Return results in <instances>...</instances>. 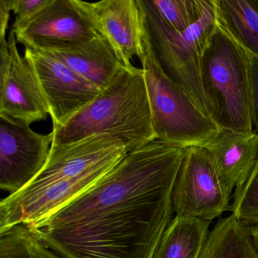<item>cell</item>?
I'll use <instances>...</instances> for the list:
<instances>
[{"instance_id":"9","label":"cell","mask_w":258,"mask_h":258,"mask_svg":"<svg viewBox=\"0 0 258 258\" xmlns=\"http://www.w3.org/2000/svg\"><path fill=\"white\" fill-rule=\"evenodd\" d=\"M25 56L34 69L49 108L52 130L66 124L102 92L50 52L25 48Z\"/></svg>"},{"instance_id":"4","label":"cell","mask_w":258,"mask_h":258,"mask_svg":"<svg viewBox=\"0 0 258 258\" xmlns=\"http://www.w3.org/2000/svg\"><path fill=\"white\" fill-rule=\"evenodd\" d=\"M137 3L145 39L158 66L210 117L201 69L204 52L217 28L214 0H208L200 19L182 32L161 19L151 0Z\"/></svg>"},{"instance_id":"24","label":"cell","mask_w":258,"mask_h":258,"mask_svg":"<svg viewBox=\"0 0 258 258\" xmlns=\"http://www.w3.org/2000/svg\"><path fill=\"white\" fill-rule=\"evenodd\" d=\"M248 229L249 233L251 236L252 240L254 243L255 247L258 250V224L252 225V226H247Z\"/></svg>"},{"instance_id":"14","label":"cell","mask_w":258,"mask_h":258,"mask_svg":"<svg viewBox=\"0 0 258 258\" xmlns=\"http://www.w3.org/2000/svg\"><path fill=\"white\" fill-rule=\"evenodd\" d=\"M44 52L58 57L101 91L109 86L124 66L109 43L100 34L83 43Z\"/></svg>"},{"instance_id":"22","label":"cell","mask_w":258,"mask_h":258,"mask_svg":"<svg viewBox=\"0 0 258 258\" xmlns=\"http://www.w3.org/2000/svg\"><path fill=\"white\" fill-rule=\"evenodd\" d=\"M250 104L253 131L258 134V57L249 55Z\"/></svg>"},{"instance_id":"19","label":"cell","mask_w":258,"mask_h":258,"mask_svg":"<svg viewBox=\"0 0 258 258\" xmlns=\"http://www.w3.org/2000/svg\"><path fill=\"white\" fill-rule=\"evenodd\" d=\"M161 19L179 32L197 22L208 0H151Z\"/></svg>"},{"instance_id":"16","label":"cell","mask_w":258,"mask_h":258,"mask_svg":"<svg viewBox=\"0 0 258 258\" xmlns=\"http://www.w3.org/2000/svg\"><path fill=\"white\" fill-rule=\"evenodd\" d=\"M210 224L196 217L175 216L152 258H199L210 233Z\"/></svg>"},{"instance_id":"7","label":"cell","mask_w":258,"mask_h":258,"mask_svg":"<svg viewBox=\"0 0 258 258\" xmlns=\"http://www.w3.org/2000/svg\"><path fill=\"white\" fill-rule=\"evenodd\" d=\"M232 194L204 148L185 149L172 192L176 215L211 222L229 211Z\"/></svg>"},{"instance_id":"8","label":"cell","mask_w":258,"mask_h":258,"mask_svg":"<svg viewBox=\"0 0 258 258\" xmlns=\"http://www.w3.org/2000/svg\"><path fill=\"white\" fill-rule=\"evenodd\" d=\"M29 123L0 114V187L15 194L46 165L54 134L33 131Z\"/></svg>"},{"instance_id":"23","label":"cell","mask_w":258,"mask_h":258,"mask_svg":"<svg viewBox=\"0 0 258 258\" xmlns=\"http://www.w3.org/2000/svg\"><path fill=\"white\" fill-rule=\"evenodd\" d=\"M12 11V0H0V40H7L10 13Z\"/></svg>"},{"instance_id":"12","label":"cell","mask_w":258,"mask_h":258,"mask_svg":"<svg viewBox=\"0 0 258 258\" xmlns=\"http://www.w3.org/2000/svg\"><path fill=\"white\" fill-rule=\"evenodd\" d=\"M12 61L5 76L0 78V114L26 123L46 120L49 108L34 69L19 53L16 34L8 37Z\"/></svg>"},{"instance_id":"15","label":"cell","mask_w":258,"mask_h":258,"mask_svg":"<svg viewBox=\"0 0 258 258\" xmlns=\"http://www.w3.org/2000/svg\"><path fill=\"white\" fill-rule=\"evenodd\" d=\"M217 25L247 54L258 57V0H214Z\"/></svg>"},{"instance_id":"10","label":"cell","mask_w":258,"mask_h":258,"mask_svg":"<svg viewBox=\"0 0 258 258\" xmlns=\"http://www.w3.org/2000/svg\"><path fill=\"white\" fill-rule=\"evenodd\" d=\"M27 49L50 51L91 40L99 35L75 0H51L33 19L13 29Z\"/></svg>"},{"instance_id":"13","label":"cell","mask_w":258,"mask_h":258,"mask_svg":"<svg viewBox=\"0 0 258 258\" xmlns=\"http://www.w3.org/2000/svg\"><path fill=\"white\" fill-rule=\"evenodd\" d=\"M204 149L226 188L244 185L253 171L258 157V134L255 131L238 132L220 129Z\"/></svg>"},{"instance_id":"17","label":"cell","mask_w":258,"mask_h":258,"mask_svg":"<svg viewBox=\"0 0 258 258\" xmlns=\"http://www.w3.org/2000/svg\"><path fill=\"white\" fill-rule=\"evenodd\" d=\"M199 258H258V250L247 226L231 214L219 219Z\"/></svg>"},{"instance_id":"1","label":"cell","mask_w":258,"mask_h":258,"mask_svg":"<svg viewBox=\"0 0 258 258\" xmlns=\"http://www.w3.org/2000/svg\"><path fill=\"white\" fill-rule=\"evenodd\" d=\"M184 152L158 140L131 151L84 194L26 226L64 258H152L173 220Z\"/></svg>"},{"instance_id":"2","label":"cell","mask_w":258,"mask_h":258,"mask_svg":"<svg viewBox=\"0 0 258 258\" xmlns=\"http://www.w3.org/2000/svg\"><path fill=\"white\" fill-rule=\"evenodd\" d=\"M127 152L123 142L110 134L52 145L47 162L39 174L0 202V233L18 225L31 226L49 218L94 185Z\"/></svg>"},{"instance_id":"3","label":"cell","mask_w":258,"mask_h":258,"mask_svg":"<svg viewBox=\"0 0 258 258\" xmlns=\"http://www.w3.org/2000/svg\"><path fill=\"white\" fill-rule=\"evenodd\" d=\"M52 132L54 146L110 134L121 140L128 152L156 140L143 69L123 66L94 100Z\"/></svg>"},{"instance_id":"11","label":"cell","mask_w":258,"mask_h":258,"mask_svg":"<svg viewBox=\"0 0 258 258\" xmlns=\"http://www.w3.org/2000/svg\"><path fill=\"white\" fill-rule=\"evenodd\" d=\"M96 31L111 45L125 66L144 54V33L137 0H75Z\"/></svg>"},{"instance_id":"21","label":"cell","mask_w":258,"mask_h":258,"mask_svg":"<svg viewBox=\"0 0 258 258\" xmlns=\"http://www.w3.org/2000/svg\"><path fill=\"white\" fill-rule=\"evenodd\" d=\"M50 2L51 0H12V11L16 16L12 28L25 25Z\"/></svg>"},{"instance_id":"6","label":"cell","mask_w":258,"mask_h":258,"mask_svg":"<svg viewBox=\"0 0 258 258\" xmlns=\"http://www.w3.org/2000/svg\"><path fill=\"white\" fill-rule=\"evenodd\" d=\"M140 61L156 140L183 149L205 147L220 128L183 89L164 73L145 37L144 54Z\"/></svg>"},{"instance_id":"20","label":"cell","mask_w":258,"mask_h":258,"mask_svg":"<svg viewBox=\"0 0 258 258\" xmlns=\"http://www.w3.org/2000/svg\"><path fill=\"white\" fill-rule=\"evenodd\" d=\"M229 211L244 226L258 224V157L251 174L235 189Z\"/></svg>"},{"instance_id":"5","label":"cell","mask_w":258,"mask_h":258,"mask_svg":"<svg viewBox=\"0 0 258 258\" xmlns=\"http://www.w3.org/2000/svg\"><path fill=\"white\" fill-rule=\"evenodd\" d=\"M201 77L210 117L217 126L253 131L248 54L218 27L204 52Z\"/></svg>"},{"instance_id":"18","label":"cell","mask_w":258,"mask_h":258,"mask_svg":"<svg viewBox=\"0 0 258 258\" xmlns=\"http://www.w3.org/2000/svg\"><path fill=\"white\" fill-rule=\"evenodd\" d=\"M0 258H64L46 247L24 225L0 233Z\"/></svg>"}]
</instances>
